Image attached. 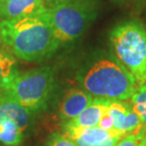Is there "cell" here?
Segmentation results:
<instances>
[{"mask_svg": "<svg viewBox=\"0 0 146 146\" xmlns=\"http://www.w3.org/2000/svg\"><path fill=\"white\" fill-rule=\"evenodd\" d=\"M136 1H138V2H144L145 0H136Z\"/></svg>", "mask_w": 146, "mask_h": 146, "instance_id": "obj_20", "label": "cell"}, {"mask_svg": "<svg viewBox=\"0 0 146 146\" xmlns=\"http://www.w3.org/2000/svg\"><path fill=\"white\" fill-rule=\"evenodd\" d=\"M44 1L48 2L49 5H53V4H57V3H61V2L71 1V0H44Z\"/></svg>", "mask_w": 146, "mask_h": 146, "instance_id": "obj_17", "label": "cell"}, {"mask_svg": "<svg viewBox=\"0 0 146 146\" xmlns=\"http://www.w3.org/2000/svg\"><path fill=\"white\" fill-rule=\"evenodd\" d=\"M4 1H5V0H0V5H1V4H2V3H3V2H4Z\"/></svg>", "mask_w": 146, "mask_h": 146, "instance_id": "obj_21", "label": "cell"}, {"mask_svg": "<svg viewBox=\"0 0 146 146\" xmlns=\"http://www.w3.org/2000/svg\"><path fill=\"white\" fill-rule=\"evenodd\" d=\"M24 133L15 122L7 116L0 115V142L5 146H20Z\"/></svg>", "mask_w": 146, "mask_h": 146, "instance_id": "obj_12", "label": "cell"}, {"mask_svg": "<svg viewBox=\"0 0 146 146\" xmlns=\"http://www.w3.org/2000/svg\"><path fill=\"white\" fill-rule=\"evenodd\" d=\"M1 23L3 44L20 60L39 62L51 56L61 45L41 13Z\"/></svg>", "mask_w": 146, "mask_h": 146, "instance_id": "obj_1", "label": "cell"}, {"mask_svg": "<svg viewBox=\"0 0 146 146\" xmlns=\"http://www.w3.org/2000/svg\"><path fill=\"white\" fill-rule=\"evenodd\" d=\"M18 73L17 61L11 52L0 48V88Z\"/></svg>", "mask_w": 146, "mask_h": 146, "instance_id": "obj_13", "label": "cell"}, {"mask_svg": "<svg viewBox=\"0 0 146 146\" xmlns=\"http://www.w3.org/2000/svg\"><path fill=\"white\" fill-rule=\"evenodd\" d=\"M130 99L134 110L139 115L146 130V84L138 86Z\"/></svg>", "mask_w": 146, "mask_h": 146, "instance_id": "obj_14", "label": "cell"}, {"mask_svg": "<svg viewBox=\"0 0 146 146\" xmlns=\"http://www.w3.org/2000/svg\"><path fill=\"white\" fill-rule=\"evenodd\" d=\"M81 84L94 98L126 101L138 88L133 75L113 58H102L94 62L81 77Z\"/></svg>", "mask_w": 146, "mask_h": 146, "instance_id": "obj_2", "label": "cell"}, {"mask_svg": "<svg viewBox=\"0 0 146 146\" xmlns=\"http://www.w3.org/2000/svg\"><path fill=\"white\" fill-rule=\"evenodd\" d=\"M64 135L77 146H116L121 136L101 126L75 128L64 125Z\"/></svg>", "mask_w": 146, "mask_h": 146, "instance_id": "obj_7", "label": "cell"}, {"mask_svg": "<svg viewBox=\"0 0 146 146\" xmlns=\"http://www.w3.org/2000/svg\"><path fill=\"white\" fill-rule=\"evenodd\" d=\"M44 0H5L0 5V19H16L38 14L46 9Z\"/></svg>", "mask_w": 146, "mask_h": 146, "instance_id": "obj_9", "label": "cell"}, {"mask_svg": "<svg viewBox=\"0 0 146 146\" xmlns=\"http://www.w3.org/2000/svg\"><path fill=\"white\" fill-rule=\"evenodd\" d=\"M116 146H146V130L123 137Z\"/></svg>", "mask_w": 146, "mask_h": 146, "instance_id": "obj_15", "label": "cell"}, {"mask_svg": "<svg viewBox=\"0 0 146 146\" xmlns=\"http://www.w3.org/2000/svg\"><path fill=\"white\" fill-rule=\"evenodd\" d=\"M0 115L11 118L25 133L33 121V111L0 93Z\"/></svg>", "mask_w": 146, "mask_h": 146, "instance_id": "obj_11", "label": "cell"}, {"mask_svg": "<svg viewBox=\"0 0 146 146\" xmlns=\"http://www.w3.org/2000/svg\"><path fill=\"white\" fill-rule=\"evenodd\" d=\"M113 2H115V3H123V2H125V1H127V0H112Z\"/></svg>", "mask_w": 146, "mask_h": 146, "instance_id": "obj_19", "label": "cell"}, {"mask_svg": "<svg viewBox=\"0 0 146 146\" xmlns=\"http://www.w3.org/2000/svg\"><path fill=\"white\" fill-rule=\"evenodd\" d=\"M92 0H71L50 5L41 13L62 45L80 37L96 17Z\"/></svg>", "mask_w": 146, "mask_h": 146, "instance_id": "obj_4", "label": "cell"}, {"mask_svg": "<svg viewBox=\"0 0 146 146\" xmlns=\"http://www.w3.org/2000/svg\"><path fill=\"white\" fill-rule=\"evenodd\" d=\"M94 100V97L86 90L80 88L69 89L64 96L59 106V116L69 121L79 116Z\"/></svg>", "mask_w": 146, "mask_h": 146, "instance_id": "obj_8", "label": "cell"}, {"mask_svg": "<svg viewBox=\"0 0 146 146\" xmlns=\"http://www.w3.org/2000/svg\"><path fill=\"white\" fill-rule=\"evenodd\" d=\"M117 59L136 79L146 84V31L138 21L117 25L109 35Z\"/></svg>", "mask_w": 146, "mask_h": 146, "instance_id": "obj_3", "label": "cell"}, {"mask_svg": "<svg viewBox=\"0 0 146 146\" xmlns=\"http://www.w3.org/2000/svg\"><path fill=\"white\" fill-rule=\"evenodd\" d=\"M48 146H77L70 139L66 137L64 134L53 133L49 137Z\"/></svg>", "mask_w": 146, "mask_h": 146, "instance_id": "obj_16", "label": "cell"}, {"mask_svg": "<svg viewBox=\"0 0 146 146\" xmlns=\"http://www.w3.org/2000/svg\"><path fill=\"white\" fill-rule=\"evenodd\" d=\"M106 115L112 122V131L122 138L144 129L132 104L126 101H109Z\"/></svg>", "mask_w": 146, "mask_h": 146, "instance_id": "obj_6", "label": "cell"}, {"mask_svg": "<svg viewBox=\"0 0 146 146\" xmlns=\"http://www.w3.org/2000/svg\"><path fill=\"white\" fill-rule=\"evenodd\" d=\"M3 44V29H2V23L0 20V45Z\"/></svg>", "mask_w": 146, "mask_h": 146, "instance_id": "obj_18", "label": "cell"}, {"mask_svg": "<svg viewBox=\"0 0 146 146\" xmlns=\"http://www.w3.org/2000/svg\"><path fill=\"white\" fill-rule=\"evenodd\" d=\"M54 88V71L50 66L19 72L0 88V93L33 112L46 108Z\"/></svg>", "mask_w": 146, "mask_h": 146, "instance_id": "obj_5", "label": "cell"}, {"mask_svg": "<svg viewBox=\"0 0 146 146\" xmlns=\"http://www.w3.org/2000/svg\"><path fill=\"white\" fill-rule=\"evenodd\" d=\"M110 100L94 98L88 106L76 118L66 121L64 125L75 128L98 126L106 113Z\"/></svg>", "mask_w": 146, "mask_h": 146, "instance_id": "obj_10", "label": "cell"}]
</instances>
